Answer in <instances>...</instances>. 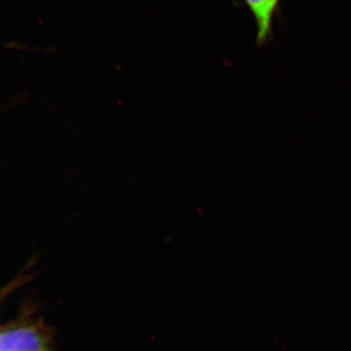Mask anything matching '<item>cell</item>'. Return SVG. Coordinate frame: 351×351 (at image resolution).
Instances as JSON below:
<instances>
[{
  "instance_id": "6da1fadb",
  "label": "cell",
  "mask_w": 351,
  "mask_h": 351,
  "mask_svg": "<svg viewBox=\"0 0 351 351\" xmlns=\"http://www.w3.org/2000/svg\"><path fill=\"white\" fill-rule=\"evenodd\" d=\"M281 0H244L257 25V45H265L272 38V24Z\"/></svg>"
},
{
  "instance_id": "7a4b0ae2",
  "label": "cell",
  "mask_w": 351,
  "mask_h": 351,
  "mask_svg": "<svg viewBox=\"0 0 351 351\" xmlns=\"http://www.w3.org/2000/svg\"><path fill=\"white\" fill-rule=\"evenodd\" d=\"M0 351H47L45 339L31 328L0 334Z\"/></svg>"
}]
</instances>
